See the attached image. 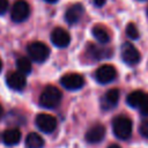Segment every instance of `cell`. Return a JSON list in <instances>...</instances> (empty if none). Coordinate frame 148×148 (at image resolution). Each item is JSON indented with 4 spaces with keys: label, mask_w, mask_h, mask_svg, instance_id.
<instances>
[{
    "label": "cell",
    "mask_w": 148,
    "mask_h": 148,
    "mask_svg": "<svg viewBox=\"0 0 148 148\" xmlns=\"http://www.w3.org/2000/svg\"><path fill=\"white\" fill-rule=\"evenodd\" d=\"M61 97H62V95L58 88H56L53 86H47L42 91V94L39 96V104L43 108L53 109L57 105H59Z\"/></svg>",
    "instance_id": "cell-1"
},
{
    "label": "cell",
    "mask_w": 148,
    "mask_h": 148,
    "mask_svg": "<svg viewBox=\"0 0 148 148\" xmlns=\"http://www.w3.org/2000/svg\"><path fill=\"white\" fill-rule=\"evenodd\" d=\"M113 133L121 140H127L132 134V120L125 116H118L112 121Z\"/></svg>",
    "instance_id": "cell-2"
},
{
    "label": "cell",
    "mask_w": 148,
    "mask_h": 148,
    "mask_svg": "<svg viewBox=\"0 0 148 148\" xmlns=\"http://www.w3.org/2000/svg\"><path fill=\"white\" fill-rule=\"evenodd\" d=\"M28 54L30 57V59H32L36 62H43L49 58L50 54V50L47 47V45H45L42 42H34L30 43L28 45Z\"/></svg>",
    "instance_id": "cell-3"
},
{
    "label": "cell",
    "mask_w": 148,
    "mask_h": 148,
    "mask_svg": "<svg viewBox=\"0 0 148 148\" xmlns=\"http://www.w3.org/2000/svg\"><path fill=\"white\" fill-rule=\"evenodd\" d=\"M29 15H30V7L25 0H17L14 2L10 12V17L14 22L21 23L25 21L29 17Z\"/></svg>",
    "instance_id": "cell-4"
},
{
    "label": "cell",
    "mask_w": 148,
    "mask_h": 148,
    "mask_svg": "<svg viewBox=\"0 0 148 148\" xmlns=\"http://www.w3.org/2000/svg\"><path fill=\"white\" fill-rule=\"evenodd\" d=\"M117 76V71L112 65H102L95 72V79L98 83L106 84L112 82Z\"/></svg>",
    "instance_id": "cell-5"
},
{
    "label": "cell",
    "mask_w": 148,
    "mask_h": 148,
    "mask_svg": "<svg viewBox=\"0 0 148 148\" xmlns=\"http://www.w3.org/2000/svg\"><path fill=\"white\" fill-rule=\"evenodd\" d=\"M121 58L127 65L134 66L140 61V53L133 44L126 42L121 46Z\"/></svg>",
    "instance_id": "cell-6"
},
{
    "label": "cell",
    "mask_w": 148,
    "mask_h": 148,
    "mask_svg": "<svg viewBox=\"0 0 148 148\" xmlns=\"http://www.w3.org/2000/svg\"><path fill=\"white\" fill-rule=\"evenodd\" d=\"M36 126L44 133H52L57 127V119L49 113H40L36 117Z\"/></svg>",
    "instance_id": "cell-7"
},
{
    "label": "cell",
    "mask_w": 148,
    "mask_h": 148,
    "mask_svg": "<svg viewBox=\"0 0 148 148\" xmlns=\"http://www.w3.org/2000/svg\"><path fill=\"white\" fill-rule=\"evenodd\" d=\"M60 83L62 84V87H65L68 90H77V89L82 88L84 81H83V77L80 74L68 73V74H65L61 77Z\"/></svg>",
    "instance_id": "cell-8"
},
{
    "label": "cell",
    "mask_w": 148,
    "mask_h": 148,
    "mask_svg": "<svg viewBox=\"0 0 148 148\" xmlns=\"http://www.w3.org/2000/svg\"><path fill=\"white\" fill-rule=\"evenodd\" d=\"M7 84L10 89L16 90V91H21L25 88L27 84V80H25V75L20 73V72H12L7 75Z\"/></svg>",
    "instance_id": "cell-9"
},
{
    "label": "cell",
    "mask_w": 148,
    "mask_h": 148,
    "mask_svg": "<svg viewBox=\"0 0 148 148\" xmlns=\"http://www.w3.org/2000/svg\"><path fill=\"white\" fill-rule=\"evenodd\" d=\"M51 42L58 47H66L71 42V36L65 29L56 28L51 32Z\"/></svg>",
    "instance_id": "cell-10"
},
{
    "label": "cell",
    "mask_w": 148,
    "mask_h": 148,
    "mask_svg": "<svg viewBox=\"0 0 148 148\" xmlns=\"http://www.w3.org/2000/svg\"><path fill=\"white\" fill-rule=\"evenodd\" d=\"M84 12V8L82 7L81 3H74L71 7H68V9L65 13V18L67 21L68 24H75L80 21V18L82 17Z\"/></svg>",
    "instance_id": "cell-11"
},
{
    "label": "cell",
    "mask_w": 148,
    "mask_h": 148,
    "mask_svg": "<svg viewBox=\"0 0 148 148\" xmlns=\"http://www.w3.org/2000/svg\"><path fill=\"white\" fill-rule=\"evenodd\" d=\"M104 135H105V127L101 124H97L88 130V132L86 133V140L90 143H97L103 140Z\"/></svg>",
    "instance_id": "cell-12"
},
{
    "label": "cell",
    "mask_w": 148,
    "mask_h": 148,
    "mask_svg": "<svg viewBox=\"0 0 148 148\" xmlns=\"http://www.w3.org/2000/svg\"><path fill=\"white\" fill-rule=\"evenodd\" d=\"M118 99H119V90L113 88V89H110L109 91H106V94L104 95V97L102 99L101 105L104 110H109L117 105Z\"/></svg>",
    "instance_id": "cell-13"
},
{
    "label": "cell",
    "mask_w": 148,
    "mask_h": 148,
    "mask_svg": "<svg viewBox=\"0 0 148 148\" xmlns=\"http://www.w3.org/2000/svg\"><path fill=\"white\" fill-rule=\"evenodd\" d=\"M88 54L95 59V60H99V59H103V58H108L111 56L112 51L110 49H105V47H101V46H97L95 44H89L88 46Z\"/></svg>",
    "instance_id": "cell-14"
},
{
    "label": "cell",
    "mask_w": 148,
    "mask_h": 148,
    "mask_svg": "<svg viewBox=\"0 0 148 148\" xmlns=\"http://www.w3.org/2000/svg\"><path fill=\"white\" fill-rule=\"evenodd\" d=\"M21 140V132L17 128H10L3 132L2 134V141L7 146H14L17 145Z\"/></svg>",
    "instance_id": "cell-15"
},
{
    "label": "cell",
    "mask_w": 148,
    "mask_h": 148,
    "mask_svg": "<svg viewBox=\"0 0 148 148\" xmlns=\"http://www.w3.org/2000/svg\"><path fill=\"white\" fill-rule=\"evenodd\" d=\"M44 140L37 133H29L25 138V147L27 148H43Z\"/></svg>",
    "instance_id": "cell-16"
},
{
    "label": "cell",
    "mask_w": 148,
    "mask_h": 148,
    "mask_svg": "<svg viewBox=\"0 0 148 148\" xmlns=\"http://www.w3.org/2000/svg\"><path fill=\"white\" fill-rule=\"evenodd\" d=\"M145 92L141 91V90H135V91H132L128 96H127V104L132 108H139L141 102L143 101L145 98Z\"/></svg>",
    "instance_id": "cell-17"
},
{
    "label": "cell",
    "mask_w": 148,
    "mask_h": 148,
    "mask_svg": "<svg viewBox=\"0 0 148 148\" xmlns=\"http://www.w3.org/2000/svg\"><path fill=\"white\" fill-rule=\"evenodd\" d=\"M92 35H94V37H95L99 43H102V44H105V43H108V42L110 40V35H109V32L106 31L105 28H103V27H101V25H95V27L92 28Z\"/></svg>",
    "instance_id": "cell-18"
},
{
    "label": "cell",
    "mask_w": 148,
    "mask_h": 148,
    "mask_svg": "<svg viewBox=\"0 0 148 148\" xmlns=\"http://www.w3.org/2000/svg\"><path fill=\"white\" fill-rule=\"evenodd\" d=\"M16 67H17L18 72L22 73V74H24V75L25 74H29L31 72V62L25 57H21V58H18L16 60Z\"/></svg>",
    "instance_id": "cell-19"
},
{
    "label": "cell",
    "mask_w": 148,
    "mask_h": 148,
    "mask_svg": "<svg viewBox=\"0 0 148 148\" xmlns=\"http://www.w3.org/2000/svg\"><path fill=\"white\" fill-rule=\"evenodd\" d=\"M126 35L130 38H132V39H136L139 37V31H138V29H136L134 23H128L127 24V27H126Z\"/></svg>",
    "instance_id": "cell-20"
},
{
    "label": "cell",
    "mask_w": 148,
    "mask_h": 148,
    "mask_svg": "<svg viewBox=\"0 0 148 148\" xmlns=\"http://www.w3.org/2000/svg\"><path fill=\"white\" fill-rule=\"evenodd\" d=\"M139 109H140V111H141L142 114L148 116V95H145V98H143V101L141 102Z\"/></svg>",
    "instance_id": "cell-21"
},
{
    "label": "cell",
    "mask_w": 148,
    "mask_h": 148,
    "mask_svg": "<svg viewBox=\"0 0 148 148\" xmlns=\"http://www.w3.org/2000/svg\"><path fill=\"white\" fill-rule=\"evenodd\" d=\"M140 133L142 136L145 138H148V119L143 120L140 125Z\"/></svg>",
    "instance_id": "cell-22"
},
{
    "label": "cell",
    "mask_w": 148,
    "mask_h": 148,
    "mask_svg": "<svg viewBox=\"0 0 148 148\" xmlns=\"http://www.w3.org/2000/svg\"><path fill=\"white\" fill-rule=\"evenodd\" d=\"M8 6H9L8 0H0V15L5 14V13L7 12Z\"/></svg>",
    "instance_id": "cell-23"
},
{
    "label": "cell",
    "mask_w": 148,
    "mask_h": 148,
    "mask_svg": "<svg viewBox=\"0 0 148 148\" xmlns=\"http://www.w3.org/2000/svg\"><path fill=\"white\" fill-rule=\"evenodd\" d=\"M105 2H106V0H94L95 6H97V7H102V6H104Z\"/></svg>",
    "instance_id": "cell-24"
},
{
    "label": "cell",
    "mask_w": 148,
    "mask_h": 148,
    "mask_svg": "<svg viewBox=\"0 0 148 148\" xmlns=\"http://www.w3.org/2000/svg\"><path fill=\"white\" fill-rule=\"evenodd\" d=\"M108 148H120V146H118V145H116V143H113V145H111V146H109Z\"/></svg>",
    "instance_id": "cell-25"
},
{
    "label": "cell",
    "mask_w": 148,
    "mask_h": 148,
    "mask_svg": "<svg viewBox=\"0 0 148 148\" xmlns=\"http://www.w3.org/2000/svg\"><path fill=\"white\" fill-rule=\"evenodd\" d=\"M2 116H3V109H2V106L0 105V119L2 118Z\"/></svg>",
    "instance_id": "cell-26"
},
{
    "label": "cell",
    "mask_w": 148,
    "mask_h": 148,
    "mask_svg": "<svg viewBox=\"0 0 148 148\" xmlns=\"http://www.w3.org/2000/svg\"><path fill=\"white\" fill-rule=\"evenodd\" d=\"M46 2H49V3H54V2H57L58 0H45Z\"/></svg>",
    "instance_id": "cell-27"
},
{
    "label": "cell",
    "mask_w": 148,
    "mask_h": 148,
    "mask_svg": "<svg viewBox=\"0 0 148 148\" xmlns=\"http://www.w3.org/2000/svg\"><path fill=\"white\" fill-rule=\"evenodd\" d=\"M1 69H2V62H1V59H0V72H1Z\"/></svg>",
    "instance_id": "cell-28"
},
{
    "label": "cell",
    "mask_w": 148,
    "mask_h": 148,
    "mask_svg": "<svg viewBox=\"0 0 148 148\" xmlns=\"http://www.w3.org/2000/svg\"><path fill=\"white\" fill-rule=\"evenodd\" d=\"M140 1H145V0H140Z\"/></svg>",
    "instance_id": "cell-29"
},
{
    "label": "cell",
    "mask_w": 148,
    "mask_h": 148,
    "mask_svg": "<svg viewBox=\"0 0 148 148\" xmlns=\"http://www.w3.org/2000/svg\"><path fill=\"white\" fill-rule=\"evenodd\" d=\"M147 14H148V9H147Z\"/></svg>",
    "instance_id": "cell-30"
}]
</instances>
